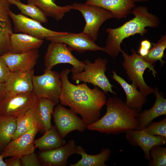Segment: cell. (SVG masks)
Here are the masks:
<instances>
[{
  "mask_svg": "<svg viewBox=\"0 0 166 166\" xmlns=\"http://www.w3.org/2000/svg\"><path fill=\"white\" fill-rule=\"evenodd\" d=\"M76 154L81 156V158L76 163L69 164V166H107L105 162L109 159L111 151L109 148H103L97 154H88L80 146L77 145Z\"/></svg>",
  "mask_w": 166,
  "mask_h": 166,
  "instance_id": "obj_24",
  "label": "cell"
},
{
  "mask_svg": "<svg viewBox=\"0 0 166 166\" xmlns=\"http://www.w3.org/2000/svg\"><path fill=\"white\" fill-rule=\"evenodd\" d=\"M11 4L15 6L20 10L21 14L41 23H46L47 17L36 6L30 4H25L21 1L12 2Z\"/></svg>",
  "mask_w": 166,
  "mask_h": 166,
  "instance_id": "obj_30",
  "label": "cell"
},
{
  "mask_svg": "<svg viewBox=\"0 0 166 166\" xmlns=\"http://www.w3.org/2000/svg\"><path fill=\"white\" fill-rule=\"evenodd\" d=\"M66 142L61 137L55 126L52 125L42 136L34 140V145L35 148L41 151L47 150L64 145Z\"/></svg>",
  "mask_w": 166,
  "mask_h": 166,
  "instance_id": "obj_26",
  "label": "cell"
},
{
  "mask_svg": "<svg viewBox=\"0 0 166 166\" xmlns=\"http://www.w3.org/2000/svg\"><path fill=\"white\" fill-rule=\"evenodd\" d=\"M152 46V43L150 41L147 39L143 40L140 43L137 53L142 57H145L147 55Z\"/></svg>",
  "mask_w": 166,
  "mask_h": 166,
  "instance_id": "obj_35",
  "label": "cell"
},
{
  "mask_svg": "<svg viewBox=\"0 0 166 166\" xmlns=\"http://www.w3.org/2000/svg\"><path fill=\"white\" fill-rule=\"evenodd\" d=\"M112 73V78L121 85L125 92L126 98L125 103L126 105L140 113L147 101L146 97L132 84H129L118 75L115 71H113Z\"/></svg>",
  "mask_w": 166,
  "mask_h": 166,
  "instance_id": "obj_20",
  "label": "cell"
},
{
  "mask_svg": "<svg viewBox=\"0 0 166 166\" xmlns=\"http://www.w3.org/2000/svg\"><path fill=\"white\" fill-rule=\"evenodd\" d=\"M72 50L65 44L60 42H50L44 57L45 69H51L59 64H69L73 66L72 73L81 72L85 66L83 61L76 58L72 54Z\"/></svg>",
  "mask_w": 166,
  "mask_h": 166,
  "instance_id": "obj_7",
  "label": "cell"
},
{
  "mask_svg": "<svg viewBox=\"0 0 166 166\" xmlns=\"http://www.w3.org/2000/svg\"><path fill=\"white\" fill-rule=\"evenodd\" d=\"M152 47L149 50L147 55L142 57L148 63L153 64L157 61L160 62V67L166 62L163 60L164 57V51L166 47V35L162 36L156 43L151 42Z\"/></svg>",
  "mask_w": 166,
  "mask_h": 166,
  "instance_id": "obj_29",
  "label": "cell"
},
{
  "mask_svg": "<svg viewBox=\"0 0 166 166\" xmlns=\"http://www.w3.org/2000/svg\"><path fill=\"white\" fill-rule=\"evenodd\" d=\"M43 41V40L38 39L26 34L13 32L10 37V52L22 53L38 49L42 45Z\"/></svg>",
  "mask_w": 166,
  "mask_h": 166,
  "instance_id": "obj_22",
  "label": "cell"
},
{
  "mask_svg": "<svg viewBox=\"0 0 166 166\" xmlns=\"http://www.w3.org/2000/svg\"><path fill=\"white\" fill-rule=\"evenodd\" d=\"M131 54L129 55L122 50L121 52L124 58L122 65L128 79L132 81V84L137 89L139 88L140 91L146 97L153 93L154 89L148 85L145 82L143 77L144 72L148 68L154 77L157 72L154 65L145 61L134 49H131Z\"/></svg>",
  "mask_w": 166,
  "mask_h": 166,
  "instance_id": "obj_4",
  "label": "cell"
},
{
  "mask_svg": "<svg viewBox=\"0 0 166 166\" xmlns=\"http://www.w3.org/2000/svg\"><path fill=\"white\" fill-rule=\"evenodd\" d=\"M85 3L107 10L119 20L126 18L136 7L133 0H86Z\"/></svg>",
  "mask_w": 166,
  "mask_h": 166,
  "instance_id": "obj_19",
  "label": "cell"
},
{
  "mask_svg": "<svg viewBox=\"0 0 166 166\" xmlns=\"http://www.w3.org/2000/svg\"><path fill=\"white\" fill-rule=\"evenodd\" d=\"M40 131L34 127L18 137L12 140L3 149L0 154L3 158L9 157H21L34 152L35 136Z\"/></svg>",
  "mask_w": 166,
  "mask_h": 166,
  "instance_id": "obj_12",
  "label": "cell"
},
{
  "mask_svg": "<svg viewBox=\"0 0 166 166\" xmlns=\"http://www.w3.org/2000/svg\"><path fill=\"white\" fill-rule=\"evenodd\" d=\"M3 157L0 153V166H7L3 160Z\"/></svg>",
  "mask_w": 166,
  "mask_h": 166,
  "instance_id": "obj_38",
  "label": "cell"
},
{
  "mask_svg": "<svg viewBox=\"0 0 166 166\" xmlns=\"http://www.w3.org/2000/svg\"><path fill=\"white\" fill-rule=\"evenodd\" d=\"M22 166H41L42 164L34 152L23 156L20 158Z\"/></svg>",
  "mask_w": 166,
  "mask_h": 166,
  "instance_id": "obj_33",
  "label": "cell"
},
{
  "mask_svg": "<svg viewBox=\"0 0 166 166\" xmlns=\"http://www.w3.org/2000/svg\"><path fill=\"white\" fill-rule=\"evenodd\" d=\"M33 86V92L38 98H45L57 104L59 103L61 82L58 72L45 69L43 74L34 75Z\"/></svg>",
  "mask_w": 166,
  "mask_h": 166,
  "instance_id": "obj_8",
  "label": "cell"
},
{
  "mask_svg": "<svg viewBox=\"0 0 166 166\" xmlns=\"http://www.w3.org/2000/svg\"><path fill=\"white\" fill-rule=\"evenodd\" d=\"M27 3L36 6L47 17H52L57 21L62 19L66 13L72 9V5L59 6L55 0H27Z\"/></svg>",
  "mask_w": 166,
  "mask_h": 166,
  "instance_id": "obj_25",
  "label": "cell"
},
{
  "mask_svg": "<svg viewBox=\"0 0 166 166\" xmlns=\"http://www.w3.org/2000/svg\"><path fill=\"white\" fill-rule=\"evenodd\" d=\"M2 56L11 72L27 70L34 69L39 57L38 50L34 49L19 53L9 52Z\"/></svg>",
  "mask_w": 166,
  "mask_h": 166,
  "instance_id": "obj_17",
  "label": "cell"
},
{
  "mask_svg": "<svg viewBox=\"0 0 166 166\" xmlns=\"http://www.w3.org/2000/svg\"><path fill=\"white\" fill-rule=\"evenodd\" d=\"M57 104L45 98L38 99L35 106V113L39 123L40 131L44 133L52 126L51 117L54 107Z\"/></svg>",
  "mask_w": 166,
  "mask_h": 166,
  "instance_id": "obj_23",
  "label": "cell"
},
{
  "mask_svg": "<svg viewBox=\"0 0 166 166\" xmlns=\"http://www.w3.org/2000/svg\"><path fill=\"white\" fill-rule=\"evenodd\" d=\"M34 107L30 109L16 120L17 128L12 140L18 137L34 127H38L40 128L35 116Z\"/></svg>",
  "mask_w": 166,
  "mask_h": 166,
  "instance_id": "obj_28",
  "label": "cell"
},
{
  "mask_svg": "<svg viewBox=\"0 0 166 166\" xmlns=\"http://www.w3.org/2000/svg\"><path fill=\"white\" fill-rule=\"evenodd\" d=\"M34 69L11 72L5 85L6 94H15L33 92Z\"/></svg>",
  "mask_w": 166,
  "mask_h": 166,
  "instance_id": "obj_15",
  "label": "cell"
},
{
  "mask_svg": "<svg viewBox=\"0 0 166 166\" xmlns=\"http://www.w3.org/2000/svg\"><path fill=\"white\" fill-rule=\"evenodd\" d=\"M83 62L85 66L83 71L72 73V80L77 84L80 82L91 83L101 89L106 94L110 92L117 96L116 93L112 89L113 86L105 74L107 70V59L99 57L93 63L88 59L85 60Z\"/></svg>",
  "mask_w": 166,
  "mask_h": 166,
  "instance_id": "obj_5",
  "label": "cell"
},
{
  "mask_svg": "<svg viewBox=\"0 0 166 166\" xmlns=\"http://www.w3.org/2000/svg\"><path fill=\"white\" fill-rule=\"evenodd\" d=\"M21 157H11L4 160L7 166H22L20 160Z\"/></svg>",
  "mask_w": 166,
  "mask_h": 166,
  "instance_id": "obj_36",
  "label": "cell"
},
{
  "mask_svg": "<svg viewBox=\"0 0 166 166\" xmlns=\"http://www.w3.org/2000/svg\"><path fill=\"white\" fill-rule=\"evenodd\" d=\"M38 99L33 92L6 94L0 102V116L9 117L16 120L34 107Z\"/></svg>",
  "mask_w": 166,
  "mask_h": 166,
  "instance_id": "obj_10",
  "label": "cell"
},
{
  "mask_svg": "<svg viewBox=\"0 0 166 166\" xmlns=\"http://www.w3.org/2000/svg\"><path fill=\"white\" fill-rule=\"evenodd\" d=\"M148 0H133V1L135 2H145L147 1Z\"/></svg>",
  "mask_w": 166,
  "mask_h": 166,
  "instance_id": "obj_39",
  "label": "cell"
},
{
  "mask_svg": "<svg viewBox=\"0 0 166 166\" xmlns=\"http://www.w3.org/2000/svg\"><path fill=\"white\" fill-rule=\"evenodd\" d=\"M72 9L80 11L85 22L82 33L95 42L97 38L100 28L109 19L115 18L111 12L97 6L85 3H74Z\"/></svg>",
  "mask_w": 166,
  "mask_h": 166,
  "instance_id": "obj_6",
  "label": "cell"
},
{
  "mask_svg": "<svg viewBox=\"0 0 166 166\" xmlns=\"http://www.w3.org/2000/svg\"><path fill=\"white\" fill-rule=\"evenodd\" d=\"M141 130L152 136L166 137V117L157 122L152 121L148 126Z\"/></svg>",
  "mask_w": 166,
  "mask_h": 166,
  "instance_id": "obj_32",
  "label": "cell"
},
{
  "mask_svg": "<svg viewBox=\"0 0 166 166\" xmlns=\"http://www.w3.org/2000/svg\"><path fill=\"white\" fill-rule=\"evenodd\" d=\"M8 0L10 2V4L13 2H14V1H16V2L20 1V0Z\"/></svg>",
  "mask_w": 166,
  "mask_h": 166,
  "instance_id": "obj_40",
  "label": "cell"
},
{
  "mask_svg": "<svg viewBox=\"0 0 166 166\" xmlns=\"http://www.w3.org/2000/svg\"><path fill=\"white\" fill-rule=\"evenodd\" d=\"M52 116L55 127L62 138L73 131L83 132L86 128L87 125L76 113L58 104L54 107Z\"/></svg>",
  "mask_w": 166,
  "mask_h": 166,
  "instance_id": "obj_11",
  "label": "cell"
},
{
  "mask_svg": "<svg viewBox=\"0 0 166 166\" xmlns=\"http://www.w3.org/2000/svg\"><path fill=\"white\" fill-rule=\"evenodd\" d=\"M126 139L133 146H139L144 153V158L150 161L149 154L151 148L156 145H163L166 144V137L151 135L143 130L131 129L125 132Z\"/></svg>",
  "mask_w": 166,
  "mask_h": 166,
  "instance_id": "obj_14",
  "label": "cell"
},
{
  "mask_svg": "<svg viewBox=\"0 0 166 166\" xmlns=\"http://www.w3.org/2000/svg\"><path fill=\"white\" fill-rule=\"evenodd\" d=\"M11 73L5 61L0 55V82L5 83Z\"/></svg>",
  "mask_w": 166,
  "mask_h": 166,
  "instance_id": "obj_34",
  "label": "cell"
},
{
  "mask_svg": "<svg viewBox=\"0 0 166 166\" xmlns=\"http://www.w3.org/2000/svg\"><path fill=\"white\" fill-rule=\"evenodd\" d=\"M151 160L149 161V166H166V148L159 145L152 147L149 151Z\"/></svg>",
  "mask_w": 166,
  "mask_h": 166,
  "instance_id": "obj_31",
  "label": "cell"
},
{
  "mask_svg": "<svg viewBox=\"0 0 166 166\" xmlns=\"http://www.w3.org/2000/svg\"><path fill=\"white\" fill-rule=\"evenodd\" d=\"M11 4L8 0H0V55L10 52V37L13 32L9 15Z\"/></svg>",
  "mask_w": 166,
  "mask_h": 166,
  "instance_id": "obj_18",
  "label": "cell"
},
{
  "mask_svg": "<svg viewBox=\"0 0 166 166\" xmlns=\"http://www.w3.org/2000/svg\"><path fill=\"white\" fill-rule=\"evenodd\" d=\"M46 40L50 42H60L68 45L72 51L83 53L87 51L104 52V47L97 45L82 32L79 33H68L65 35L59 37H49Z\"/></svg>",
  "mask_w": 166,
  "mask_h": 166,
  "instance_id": "obj_16",
  "label": "cell"
},
{
  "mask_svg": "<svg viewBox=\"0 0 166 166\" xmlns=\"http://www.w3.org/2000/svg\"><path fill=\"white\" fill-rule=\"evenodd\" d=\"M154 89L153 93L156 97L154 104L150 109L144 110L139 113L138 118L139 126L137 130L143 129L156 118L166 115V99L162 93L159 92L157 87Z\"/></svg>",
  "mask_w": 166,
  "mask_h": 166,
  "instance_id": "obj_21",
  "label": "cell"
},
{
  "mask_svg": "<svg viewBox=\"0 0 166 166\" xmlns=\"http://www.w3.org/2000/svg\"><path fill=\"white\" fill-rule=\"evenodd\" d=\"M9 15L15 33L26 34L41 40L49 37H61L67 32L52 30L44 27L41 23L21 14H15L10 10Z\"/></svg>",
  "mask_w": 166,
  "mask_h": 166,
  "instance_id": "obj_9",
  "label": "cell"
},
{
  "mask_svg": "<svg viewBox=\"0 0 166 166\" xmlns=\"http://www.w3.org/2000/svg\"><path fill=\"white\" fill-rule=\"evenodd\" d=\"M17 128L16 120L0 116V152L13 139Z\"/></svg>",
  "mask_w": 166,
  "mask_h": 166,
  "instance_id": "obj_27",
  "label": "cell"
},
{
  "mask_svg": "<svg viewBox=\"0 0 166 166\" xmlns=\"http://www.w3.org/2000/svg\"><path fill=\"white\" fill-rule=\"evenodd\" d=\"M70 72V69H66L60 73L61 90L59 102L80 114L87 125L93 123L99 119L101 112L105 105L106 93L97 86L90 89L86 83L77 85L72 84L68 79Z\"/></svg>",
  "mask_w": 166,
  "mask_h": 166,
  "instance_id": "obj_1",
  "label": "cell"
},
{
  "mask_svg": "<svg viewBox=\"0 0 166 166\" xmlns=\"http://www.w3.org/2000/svg\"><path fill=\"white\" fill-rule=\"evenodd\" d=\"M6 94L5 83L0 82V102L4 97Z\"/></svg>",
  "mask_w": 166,
  "mask_h": 166,
  "instance_id": "obj_37",
  "label": "cell"
},
{
  "mask_svg": "<svg viewBox=\"0 0 166 166\" xmlns=\"http://www.w3.org/2000/svg\"><path fill=\"white\" fill-rule=\"evenodd\" d=\"M77 146L74 140L70 139L64 145L52 149L40 151L38 157L42 165L65 166L69 157L76 154Z\"/></svg>",
  "mask_w": 166,
  "mask_h": 166,
  "instance_id": "obj_13",
  "label": "cell"
},
{
  "mask_svg": "<svg viewBox=\"0 0 166 166\" xmlns=\"http://www.w3.org/2000/svg\"><path fill=\"white\" fill-rule=\"evenodd\" d=\"M131 13L134 15L131 19L118 27L105 30L108 35L104 52L112 57H117L121 52V45L124 39L136 34L143 36L148 32L146 27L155 28L159 26V18L149 13L146 6L135 7Z\"/></svg>",
  "mask_w": 166,
  "mask_h": 166,
  "instance_id": "obj_3",
  "label": "cell"
},
{
  "mask_svg": "<svg viewBox=\"0 0 166 166\" xmlns=\"http://www.w3.org/2000/svg\"><path fill=\"white\" fill-rule=\"evenodd\" d=\"M106 112L96 122L87 125L89 130L107 135H118L128 130H138L139 112L127 106L120 98L115 96L106 100Z\"/></svg>",
  "mask_w": 166,
  "mask_h": 166,
  "instance_id": "obj_2",
  "label": "cell"
}]
</instances>
